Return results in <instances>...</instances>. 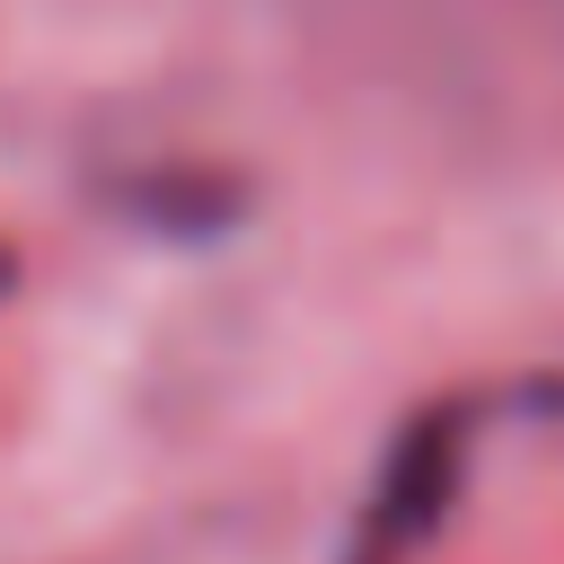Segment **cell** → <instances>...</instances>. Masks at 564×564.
Masks as SVG:
<instances>
[{"label": "cell", "instance_id": "7a4b0ae2", "mask_svg": "<svg viewBox=\"0 0 564 564\" xmlns=\"http://www.w3.org/2000/svg\"><path fill=\"white\" fill-rule=\"evenodd\" d=\"M123 203H132V220H159V229H220V220H238V185L212 176V167H185V176H132Z\"/></svg>", "mask_w": 564, "mask_h": 564}, {"label": "cell", "instance_id": "3957f363", "mask_svg": "<svg viewBox=\"0 0 564 564\" xmlns=\"http://www.w3.org/2000/svg\"><path fill=\"white\" fill-rule=\"evenodd\" d=\"M0 291H9V256H0Z\"/></svg>", "mask_w": 564, "mask_h": 564}, {"label": "cell", "instance_id": "6da1fadb", "mask_svg": "<svg viewBox=\"0 0 564 564\" xmlns=\"http://www.w3.org/2000/svg\"><path fill=\"white\" fill-rule=\"evenodd\" d=\"M467 441H476V405H414L370 476V502L344 538V564H423V546L458 511Z\"/></svg>", "mask_w": 564, "mask_h": 564}]
</instances>
